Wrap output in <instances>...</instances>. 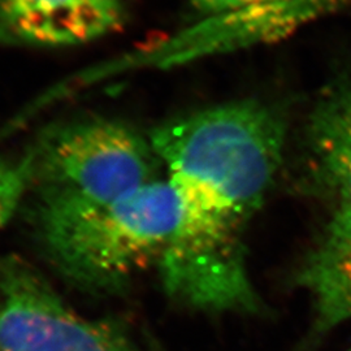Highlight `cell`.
Returning a JSON list of instances; mask_svg holds the SVG:
<instances>
[{
    "mask_svg": "<svg viewBox=\"0 0 351 351\" xmlns=\"http://www.w3.org/2000/svg\"><path fill=\"white\" fill-rule=\"evenodd\" d=\"M150 142L178 194L181 230L228 243L246 236L274 182L284 125L267 107L234 103L160 126Z\"/></svg>",
    "mask_w": 351,
    "mask_h": 351,
    "instance_id": "6da1fadb",
    "label": "cell"
},
{
    "mask_svg": "<svg viewBox=\"0 0 351 351\" xmlns=\"http://www.w3.org/2000/svg\"><path fill=\"white\" fill-rule=\"evenodd\" d=\"M181 220L172 184L155 180L108 203L40 191L38 228L51 262L77 287L113 293L160 261Z\"/></svg>",
    "mask_w": 351,
    "mask_h": 351,
    "instance_id": "7a4b0ae2",
    "label": "cell"
},
{
    "mask_svg": "<svg viewBox=\"0 0 351 351\" xmlns=\"http://www.w3.org/2000/svg\"><path fill=\"white\" fill-rule=\"evenodd\" d=\"M40 191L108 203L156 178L150 138L110 120H85L56 128L32 149Z\"/></svg>",
    "mask_w": 351,
    "mask_h": 351,
    "instance_id": "3957f363",
    "label": "cell"
},
{
    "mask_svg": "<svg viewBox=\"0 0 351 351\" xmlns=\"http://www.w3.org/2000/svg\"><path fill=\"white\" fill-rule=\"evenodd\" d=\"M0 351H141L108 322L77 314L16 256L0 262Z\"/></svg>",
    "mask_w": 351,
    "mask_h": 351,
    "instance_id": "277c9868",
    "label": "cell"
},
{
    "mask_svg": "<svg viewBox=\"0 0 351 351\" xmlns=\"http://www.w3.org/2000/svg\"><path fill=\"white\" fill-rule=\"evenodd\" d=\"M123 0H0V43L68 47L120 29Z\"/></svg>",
    "mask_w": 351,
    "mask_h": 351,
    "instance_id": "5b68a950",
    "label": "cell"
},
{
    "mask_svg": "<svg viewBox=\"0 0 351 351\" xmlns=\"http://www.w3.org/2000/svg\"><path fill=\"white\" fill-rule=\"evenodd\" d=\"M300 282L314 301L316 335L351 320V215L336 211L303 264Z\"/></svg>",
    "mask_w": 351,
    "mask_h": 351,
    "instance_id": "8992f818",
    "label": "cell"
},
{
    "mask_svg": "<svg viewBox=\"0 0 351 351\" xmlns=\"http://www.w3.org/2000/svg\"><path fill=\"white\" fill-rule=\"evenodd\" d=\"M329 0H288L232 12L213 14L207 24L191 32V46L184 53L237 46L255 38L275 36L326 7Z\"/></svg>",
    "mask_w": 351,
    "mask_h": 351,
    "instance_id": "52a82bcc",
    "label": "cell"
},
{
    "mask_svg": "<svg viewBox=\"0 0 351 351\" xmlns=\"http://www.w3.org/2000/svg\"><path fill=\"white\" fill-rule=\"evenodd\" d=\"M315 143L326 182L351 215V88L336 97L315 121Z\"/></svg>",
    "mask_w": 351,
    "mask_h": 351,
    "instance_id": "ba28073f",
    "label": "cell"
},
{
    "mask_svg": "<svg viewBox=\"0 0 351 351\" xmlns=\"http://www.w3.org/2000/svg\"><path fill=\"white\" fill-rule=\"evenodd\" d=\"M33 184V151L17 158L0 159V228L8 223Z\"/></svg>",
    "mask_w": 351,
    "mask_h": 351,
    "instance_id": "9c48e42d",
    "label": "cell"
},
{
    "mask_svg": "<svg viewBox=\"0 0 351 351\" xmlns=\"http://www.w3.org/2000/svg\"><path fill=\"white\" fill-rule=\"evenodd\" d=\"M199 10L213 14L232 12L247 7H258L265 4L281 3L288 0H191Z\"/></svg>",
    "mask_w": 351,
    "mask_h": 351,
    "instance_id": "30bf717a",
    "label": "cell"
},
{
    "mask_svg": "<svg viewBox=\"0 0 351 351\" xmlns=\"http://www.w3.org/2000/svg\"><path fill=\"white\" fill-rule=\"evenodd\" d=\"M155 351H160V350H159V348H158V346H155Z\"/></svg>",
    "mask_w": 351,
    "mask_h": 351,
    "instance_id": "8fae6325",
    "label": "cell"
}]
</instances>
